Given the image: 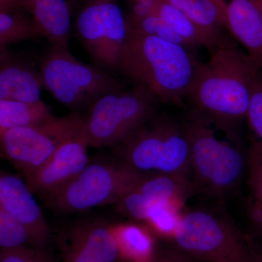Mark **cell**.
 I'll use <instances>...</instances> for the list:
<instances>
[{
	"mask_svg": "<svg viewBox=\"0 0 262 262\" xmlns=\"http://www.w3.org/2000/svg\"><path fill=\"white\" fill-rule=\"evenodd\" d=\"M258 69L247 54L226 39L200 67L186 101L188 116L237 140L239 125L247 117Z\"/></svg>",
	"mask_w": 262,
	"mask_h": 262,
	"instance_id": "1",
	"label": "cell"
},
{
	"mask_svg": "<svg viewBox=\"0 0 262 262\" xmlns=\"http://www.w3.org/2000/svg\"><path fill=\"white\" fill-rule=\"evenodd\" d=\"M190 48L153 36L128 32L120 74L145 88L160 102L186 108L201 65Z\"/></svg>",
	"mask_w": 262,
	"mask_h": 262,
	"instance_id": "2",
	"label": "cell"
},
{
	"mask_svg": "<svg viewBox=\"0 0 262 262\" xmlns=\"http://www.w3.org/2000/svg\"><path fill=\"white\" fill-rule=\"evenodd\" d=\"M111 149L115 158L139 173L191 179L190 148L184 122L168 114L158 112Z\"/></svg>",
	"mask_w": 262,
	"mask_h": 262,
	"instance_id": "3",
	"label": "cell"
},
{
	"mask_svg": "<svg viewBox=\"0 0 262 262\" xmlns=\"http://www.w3.org/2000/svg\"><path fill=\"white\" fill-rule=\"evenodd\" d=\"M184 126L190 148L191 179L195 194L225 202L239 192L246 173V155L216 137L214 127L187 116Z\"/></svg>",
	"mask_w": 262,
	"mask_h": 262,
	"instance_id": "4",
	"label": "cell"
},
{
	"mask_svg": "<svg viewBox=\"0 0 262 262\" xmlns=\"http://www.w3.org/2000/svg\"><path fill=\"white\" fill-rule=\"evenodd\" d=\"M44 89L72 113H82L98 99L125 90L121 80L94 64L77 60L69 48L51 46L39 61Z\"/></svg>",
	"mask_w": 262,
	"mask_h": 262,
	"instance_id": "5",
	"label": "cell"
},
{
	"mask_svg": "<svg viewBox=\"0 0 262 262\" xmlns=\"http://www.w3.org/2000/svg\"><path fill=\"white\" fill-rule=\"evenodd\" d=\"M144 175L115 156L90 160L75 178L43 198L44 206L58 213H73L115 204Z\"/></svg>",
	"mask_w": 262,
	"mask_h": 262,
	"instance_id": "6",
	"label": "cell"
},
{
	"mask_svg": "<svg viewBox=\"0 0 262 262\" xmlns=\"http://www.w3.org/2000/svg\"><path fill=\"white\" fill-rule=\"evenodd\" d=\"M173 241L201 262H253L247 236L225 213L195 208L182 212Z\"/></svg>",
	"mask_w": 262,
	"mask_h": 262,
	"instance_id": "7",
	"label": "cell"
},
{
	"mask_svg": "<svg viewBox=\"0 0 262 262\" xmlns=\"http://www.w3.org/2000/svg\"><path fill=\"white\" fill-rule=\"evenodd\" d=\"M159 103L140 85L104 95L82 117V130L89 146L112 148L120 144L158 113Z\"/></svg>",
	"mask_w": 262,
	"mask_h": 262,
	"instance_id": "8",
	"label": "cell"
},
{
	"mask_svg": "<svg viewBox=\"0 0 262 262\" xmlns=\"http://www.w3.org/2000/svg\"><path fill=\"white\" fill-rule=\"evenodd\" d=\"M75 5L72 29L93 64L113 75L120 73L128 31L120 5L117 0H77Z\"/></svg>",
	"mask_w": 262,
	"mask_h": 262,
	"instance_id": "9",
	"label": "cell"
},
{
	"mask_svg": "<svg viewBox=\"0 0 262 262\" xmlns=\"http://www.w3.org/2000/svg\"><path fill=\"white\" fill-rule=\"evenodd\" d=\"M83 114L53 117L36 125L0 134L2 154L24 178L49 161L60 146L80 130Z\"/></svg>",
	"mask_w": 262,
	"mask_h": 262,
	"instance_id": "10",
	"label": "cell"
},
{
	"mask_svg": "<svg viewBox=\"0 0 262 262\" xmlns=\"http://www.w3.org/2000/svg\"><path fill=\"white\" fill-rule=\"evenodd\" d=\"M195 194L191 179L166 173H148L115 203V210L131 220L146 221L155 207L176 203L184 206Z\"/></svg>",
	"mask_w": 262,
	"mask_h": 262,
	"instance_id": "11",
	"label": "cell"
},
{
	"mask_svg": "<svg viewBox=\"0 0 262 262\" xmlns=\"http://www.w3.org/2000/svg\"><path fill=\"white\" fill-rule=\"evenodd\" d=\"M63 262H123L111 226L97 220H82L67 226L58 234Z\"/></svg>",
	"mask_w": 262,
	"mask_h": 262,
	"instance_id": "12",
	"label": "cell"
},
{
	"mask_svg": "<svg viewBox=\"0 0 262 262\" xmlns=\"http://www.w3.org/2000/svg\"><path fill=\"white\" fill-rule=\"evenodd\" d=\"M89 146L81 126L80 130L64 141L46 165L25 179L32 192L43 199L75 178L89 163Z\"/></svg>",
	"mask_w": 262,
	"mask_h": 262,
	"instance_id": "13",
	"label": "cell"
},
{
	"mask_svg": "<svg viewBox=\"0 0 262 262\" xmlns=\"http://www.w3.org/2000/svg\"><path fill=\"white\" fill-rule=\"evenodd\" d=\"M34 195L26 181L13 174L1 172L0 208L27 229L36 248L46 249L51 237V230Z\"/></svg>",
	"mask_w": 262,
	"mask_h": 262,
	"instance_id": "14",
	"label": "cell"
},
{
	"mask_svg": "<svg viewBox=\"0 0 262 262\" xmlns=\"http://www.w3.org/2000/svg\"><path fill=\"white\" fill-rule=\"evenodd\" d=\"M42 89L39 70L9 48H0V100L35 102Z\"/></svg>",
	"mask_w": 262,
	"mask_h": 262,
	"instance_id": "15",
	"label": "cell"
},
{
	"mask_svg": "<svg viewBox=\"0 0 262 262\" xmlns=\"http://www.w3.org/2000/svg\"><path fill=\"white\" fill-rule=\"evenodd\" d=\"M227 27L262 70V17L256 1L231 0L227 4Z\"/></svg>",
	"mask_w": 262,
	"mask_h": 262,
	"instance_id": "16",
	"label": "cell"
},
{
	"mask_svg": "<svg viewBox=\"0 0 262 262\" xmlns=\"http://www.w3.org/2000/svg\"><path fill=\"white\" fill-rule=\"evenodd\" d=\"M51 46L69 48L72 10L67 0H22Z\"/></svg>",
	"mask_w": 262,
	"mask_h": 262,
	"instance_id": "17",
	"label": "cell"
},
{
	"mask_svg": "<svg viewBox=\"0 0 262 262\" xmlns=\"http://www.w3.org/2000/svg\"><path fill=\"white\" fill-rule=\"evenodd\" d=\"M151 10L184 39L189 48L205 47L211 53L226 38L201 28L166 0H149Z\"/></svg>",
	"mask_w": 262,
	"mask_h": 262,
	"instance_id": "18",
	"label": "cell"
},
{
	"mask_svg": "<svg viewBox=\"0 0 262 262\" xmlns=\"http://www.w3.org/2000/svg\"><path fill=\"white\" fill-rule=\"evenodd\" d=\"M112 228L123 262H149L156 254L155 239L147 229L134 224Z\"/></svg>",
	"mask_w": 262,
	"mask_h": 262,
	"instance_id": "19",
	"label": "cell"
},
{
	"mask_svg": "<svg viewBox=\"0 0 262 262\" xmlns=\"http://www.w3.org/2000/svg\"><path fill=\"white\" fill-rule=\"evenodd\" d=\"M196 25L213 34L223 35L227 27V3L216 0H166Z\"/></svg>",
	"mask_w": 262,
	"mask_h": 262,
	"instance_id": "20",
	"label": "cell"
},
{
	"mask_svg": "<svg viewBox=\"0 0 262 262\" xmlns=\"http://www.w3.org/2000/svg\"><path fill=\"white\" fill-rule=\"evenodd\" d=\"M53 117L51 107L42 99L35 102L0 100V134L36 125Z\"/></svg>",
	"mask_w": 262,
	"mask_h": 262,
	"instance_id": "21",
	"label": "cell"
},
{
	"mask_svg": "<svg viewBox=\"0 0 262 262\" xmlns=\"http://www.w3.org/2000/svg\"><path fill=\"white\" fill-rule=\"evenodd\" d=\"M39 37L42 31L26 7L0 10V48Z\"/></svg>",
	"mask_w": 262,
	"mask_h": 262,
	"instance_id": "22",
	"label": "cell"
},
{
	"mask_svg": "<svg viewBox=\"0 0 262 262\" xmlns=\"http://www.w3.org/2000/svg\"><path fill=\"white\" fill-rule=\"evenodd\" d=\"M32 246L31 234L20 222L0 208V248L1 251Z\"/></svg>",
	"mask_w": 262,
	"mask_h": 262,
	"instance_id": "23",
	"label": "cell"
},
{
	"mask_svg": "<svg viewBox=\"0 0 262 262\" xmlns=\"http://www.w3.org/2000/svg\"><path fill=\"white\" fill-rule=\"evenodd\" d=\"M183 206L176 203L159 205L150 212L146 221L160 235L173 239L182 217Z\"/></svg>",
	"mask_w": 262,
	"mask_h": 262,
	"instance_id": "24",
	"label": "cell"
},
{
	"mask_svg": "<svg viewBox=\"0 0 262 262\" xmlns=\"http://www.w3.org/2000/svg\"><path fill=\"white\" fill-rule=\"evenodd\" d=\"M246 181L253 201L262 203V141L255 140L246 154Z\"/></svg>",
	"mask_w": 262,
	"mask_h": 262,
	"instance_id": "25",
	"label": "cell"
},
{
	"mask_svg": "<svg viewBox=\"0 0 262 262\" xmlns=\"http://www.w3.org/2000/svg\"><path fill=\"white\" fill-rule=\"evenodd\" d=\"M246 120L258 140L262 141V70L260 69L253 77L251 102Z\"/></svg>",
	"mask_w": 262,
	"mask_h": 262,
	"instance_id": "26",
	"label": "cell"
},
{
	"mask_svg": "<svg viewBox=\"0 0 262 262\" xmlns=\"http://www.w3.org/2000/svg\"><path fill=\"white\" fill-rule=\"evenodd\" d=\"M0 262H54L45 248L28 246L0 251Z\"/></svg>",
	"mask_w": 262,
	"mask_h": 262,
	"instance_id": "27",
	"label": "cell"
},
{
	"mask_svg": "<svg viewBox=\"0 0 262 262\" xmlns=\"http://www.w3.org/2000/svg\"><path fill=\"white\" fill-rule=\"evenodd\" d=\"M149 262H201L194 259L178 248L157 251Z\"/></svg>",
	"mask_w": 262,
	"mask_h": 262,
	"instance_id": "28",
	"label": "cell"
},
{
	"mask_svg": "<svg viewBox=\"0 0 262 262\" xmlns=\"http://www.w3.org/2000/svg\"><path fill=\"white\" fill-rule=\"evenodd\" d=\"M249 215L253 229L262 241V203L253 201L250 205Z\"/></svg>",
	"mask_w": 262,
	"mask_h": 262,
	"instance_id": "29",
	"label": "cell"
},
{
	"mask_svg": "<svg viewBox=\"0 0 262 262\" xmlns=\"http://www.w3.org/2000/svg\"><path fill=\"white\" fill-rule=\"evenodd\" d=\"M247 239L253 262H262V246L257 244L254 239L250 236H247Z\"/></svg>",
	"mask_w": 262,
	"mask_h": 262,
	"instance_id": "30",
	"label": "cell"
},
{
	"mask_svg": "<svg viewBox=\"0 0 262 262\" xmlns=\"http://www.w3.org/2000/svg\"><path fill=\"white\" fill-rule=\"evenodd\" d=\"M25 7L22 0H0V10Z\"/></svg>",
	"mask_w": 262,
	"mask_h": 262,
	"instance_id": "31",
	"label": "cell"
},
{
	"mask_svg": "<svg viewBox=\"0 0 262 262\" xmlns=\"http://www.w3.org/2000/svg\"><path fill=\"white\" fill-rule=\"evenodd\" d=\"M256 3L262 17V0H256Z\"/></svg>",
	"mask_w": 262,
	"mask_h": 262,
	"instance_id": "32",
	"label": "cell"
},
{
	"mask_svg": "<svg viewBox=\"0 0 262 262\" xmlns=\"http://www.w3.org/2000/svg\"><path fill=\"white\" fill-rule=\"evenodd\" d=\"M77 0H69V4H70V8L72 6V5H73L74 4H75V3H76V2H77Z\"/></svg>",
	"mask_w": 262,
	"mask_h": 262,
	"instance_id": "33",
	"label": "cell"
},
{
	"mask_svg": "<svg viewBox=\"0 0 262 262\" xmlns=\"http://www.w3.org/2000/svg\"><path fill=\"white\" fill-rule=\"evenodd\" d=\"M216 1L225 2V0H216Z\"/></svg>",
	"mask_w": 262,
	"mask_h": 262,
	"instance_id": "34",
	"label": "cell"
}]
</instances>
